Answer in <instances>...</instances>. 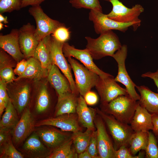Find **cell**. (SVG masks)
Masks as SVG:
<instances>
[{
    "label": "cell",
    "mask_w": 158,
    "mask_h": 158,
    "mask_svg": "<svg viewBox=\"0 0 158 158\" xmlns=\"http://www.w3.org/2000/svg\"><path fill=\"white\" fill-rule=\"evenodd\" d=\"M86 48L93 59H99L106 56L112 57L122 45L117 35L112 30L101 33L96 39L86 37Z\"/></svg>",
    "instance_id": "1"
},
{
    "label": "cell",
    "mask_w": 158,
    "mask_h": 158,
    "mask_svg": "<svg viewBox=\"0 0 158 158\" xmlns=\"http://www.w3.org/2000/svg\"><path fill=\"white\" fill-rule=\"evenodd\" d=\"M128 95L119 96L108 103L101 105V110L111 115L118 121L130 124L138 103Z\"/></svg>",
    "instance_id": "2"
},
{
    "label": "cell",
    "mask_w": 158,
    "mask_h": 158,
    "mask_svg": "<svg viewBox=\"0 0 158 158\" xmlns=\"http://www.w3.org/2000/svg\"><path fill=\"white\" fill-rule=\"evenodd\" d=\"M97 114L106 125L114 141V148L118 150L123 146L128 147L129 142L134 131L128 124L122 123L112 115L97 108Z\"/></svg>",
    "instance_id": "3"
},
{
    "label": "cell",
    "mask_w": 158,
    "mask_h": 158,
    "mask_svg": "<svg viewBox=\"0 0 158 158\" xmlns=\"http://www.w3.org/2000/svg\"><path fill=\"white\" fill-rule=\"evenodd\" d=\"M109 1L112 5V9L107 15L108 18L121 23H134L138 29L141 23L139 16L144 11L141 5L136 4L130 8L126 7L119 0H109Z\"/></svg>",
    "instance_id": "4"
},
{
    "label": "cell",
    "mask_w": 158,
    "mask_h": 158,
    "mask_svg": "<svg viewBox=\"0 0 158 158\" xmlns=\"http://www.w3.org/2000/svg\"><path fill=\"white\" fill-rule=\"evenodd\" d=\"M67 59L74 73L77 88L80 95L84 97L95 86L99 76L71 57Z\"/></svg>",
    "instance_id": "5"
},
{
    "label": "cell",
    "mask_w": 158,
    "mask_h": 158,
    "mask_svg": "<svg viewBox=\"0 0 158 158\" xmlns=\"http://www.w3.org/2000/svg\"><path fill=\"white\" fill-rule=\"evenodd\" d=\"M28 12L35 21L36 27L35 36L39 42L52 34L59 27L65 25L49 17L44 13L40 5L32 6L29 9Z\"/></svg>",
    "instance_id": "6"
},
{
    "label": "cell",
    "mask_w": 158,
    "mask_h": 158,
    "mask_svg": "<svg viewBox=\"0 0 158 158\" xmlns=\"http://www.w3.org/2000/svg\"><path fill=\"white\" fill-rule=\"evenodd\" d=\"M127 51V46L123 45L112 56L116 61L118 66L117 75L114 80L116 82L121 83L125 86L128 95L131 98L136 101H139L140 97L135 89L137 85L131 80L126 68L125 61Z\"/></svg>",
    "instance_id": "7"
},
{
    "label": "cell",
    "mask_w": 158,
    "mask_h": 158,
    "mask_svg": "<svg viewBox=\"0 0 158 158\" xmlns=\"http://www.w3.org/2000/svg\"><path fill=\"white\" fill-rule=\"evenodd\" d=\"M89 18L93 22L95 31L98 34L113 30L125 32L130 26L133 27L134 31L137 29L134 23H123L115 21L108 18L102 12L98 11L90 10Z\"/></svg>",
    "instance_id": "8"
},
{
    "label": "cell",
    "mask_w": 158,
    "mask_h": 158,
    "mask_svg": "<svg viewBox=\"0 0 158 158\" xmlns=\"http://www.w3.org/2000/svg\"><path fill=\"white\" fill-rule=\"evenodd\" d=\"M64 43L60 42L51 36L50 58L52 64L56 65L68 80L72 92L78 95L79 94L73 80L71 71V66L67 62L63 54Z\"/></svg>",
    "instance_id": "9"
},
{
    "label": "cell",
    "mask_w": 158,
    "mask_h": 158,
    "mask_svg": "<svg viewBox=\"0 0 158 158\" xmlns=\"http://www.w3.org/2000/svg\"><path fill=\"white\" fill-rule=\"evenodd\" d=\"M7 85V91L10 99L20 114L28 107L30 99V86L29 83L14 81Z\"/></svg>",
    "instance_id": "10"
},
{
    "label": "cell",
    "mask_w": 158,
    "mask_h": 158,
    "mask_svg": "<svg viewBox=\"0 0 158 158\" xmlns=\"http://www.w3.org/2000/svg\"><path fill=\"white\" fill-rule=\"evenodd\" d=\"M95 86L100 97L101 105L107 104L119 96L128 95L126 88L118 84L111 75L104 78L99 77Z\"/></svg>",
    "instance_id": "11"
},
{
    "label": "cell",
    "mask_w": 158,
    "mask_h": 158,
    "mask_svg": "<svg viewBox=\"0 0 158 158\" xmlns=\"http://www.w3.org/2000/svg\"><path fill=\"white\" fill-rule=\"evenodd\" d=\"M94 123L97 131L99 158H115V150L107 131L105 123L97 114L95 118Z\"/></svg>",
    "instance_id": "12"
},
{
    "label": "cell",
    "mask_w": 158,
    "mask_h": 158,
    "mask_svg": "<svg viewBox=\"0 0 158 158\" xmlns=\"http://www.w3.org/2000/svg\"><path fill=\"white\" fill-rule=\"evenodd\" d=\"M35 124L30 110L27 107L12 130V142L15 145H20L29 137L34 130Z\"/></svg>",
    "instance_id": "13"
},
{
    "label": "cell",
    "mask_w": 158,
    "mask_h": 158,
    "mask_svg": "<svg viewBox=\"0 0 158 158\" xmlns=\"http://www.w3.org/2000/svg\"><path fill=\"white\" fill-rule=\"evenodd\" d=\"M62 50L65 57H73L78 60L86 68L96 73L101 78H104L111 75L104 72L96 66L91 55L86 49H78L66 42L63 44Z\"/></svg>",
    "instance_id": "14"
},
{
    "label": "cell",
    "mask_w": 158,
    "mask_h": 158,
    "mask_svg": "<svg viewBox=\"0 0 158 158\" xmlns=\"http://www.w3.org/2000/svg\"><path fill=\"white\" fill-rule=\"evenodd\" d=\"M76 114H64L44 119L36 123L35 126H52L59 128L63 131L73 133L81 131L82 128Z\"/></svg>",
    "instance_id": "15"
},
{
    "label": "cell",
    "mask_w": 158,
    "mask_h": 158,
    "mask_svg": "<svg viewBox=\"0 0 158 158\" xmlns=\"http://www.w3.org/2000/svg\"><path fill=\"white\" fill-rule=\"evenodd\" d=\"M35 26L28 23L19 29V43L20 50L25 58L33 57L39 42L36 38Z\"/></svg>",
    "instance_id": "16"
},
{
    "label": "cell",
    "mask_w": 158,
    "mask_h": 158,
    "mask_svg": "<svg viewBox=\"0 0 158 158\" xmlns=\"http://www.w3.org/2000/svg\"><path fill=\"white\" fill-rule=\"evenodd\" d=\"M35 132L44 144L52 151L71 138L72 135L64 131L47 127L38 128Z\"/></svg>",
    "instance_id": "17"
},
{
    "label": "cell",
    "mask_w": 158,
    "mask_h": 158,
    "mask_svg": "<svg viewBox=\"0 0 158 158\" xmlns=\"http://www.w3.org/2000/svg\"><path fill=\"white\" fill-rule=\"evenodd\" d=\"M0 47L18 62L24 59L19 43V29H12L6 35H0Z\"/></svg>",
    "instance_id": "18"
},
{
    "label": "cell",
    "mask_w": 158,
    "mask_h": 158,
    "mask_svg": "<svg viewBox=\"0 0 158 158\" xmlns=\"http://www.w3.org/2000/svg\"><path fill=\"white\" fill-rule=\"evenodd\" d=\"M44 145L38 134L34 131L25 142L22 150L30 157L47 158L51 152Z\"/></svg>",
    "instance_id": "19"
},
{
    "label": "cell",
    "mask_w": 158,
    "mask_h": 158,
    "mask_svg": "<svg viewBox=\"0 0 158 158\" xmlns=\"http://www.w3.org/2000/svg\"><path fill=\"white\" fill-rule=\"evenodd\" d=\"M47 77L50 84L57 93L58 98L72 92L68 80L61 74L56 65L52 64Z\"/></svg>",
    "instance_id": "20"
},
{
    "label": "cell",
    "mask_w": 158,
    "mask_h": 158,
    "mask_svg": "<svg viewBox=\"0 0 158 158\" xmlns=\"http://www.w3.org/2000/svg\"><path fill=\"white\" fill-rule=\"evenodd\" d=\"M130 124L134 132H147L153 130L152 114L141 106L138 101Z\"/></svg>",
    "instance_id": "21"
},
{
    "label": "cell",
    "mask_w": 158,
    "mask_h": 158,
    "mask_svg": "<svg viewBox=\"0 0 158 158\" xmlns=\"http://www.w3.org/2000/svg\"><path fill=\"white\" fill-rule=\"evenodd\" d=\"M76 113L78 121L83 126L95 130L94 121L97 114V109L88 107L84 97L81 95L78 97Z\"/></svg>",
    "instance_id": "22"
},
{
    "label": "cell",
    "mask_w": 158,
    "mask_h": 158,
    "mask_svg": "<svg viewBox=\"0 0 158 158\" xmlns=\"http://www.w3.org/2000/svg\"><path fill=\"white\" fill-rule=\"evenodd\" d=\"M51 36L48 35L39 41L33 57L41 63L43 69L48 73L52 64L50 58Z\"/></svg>",
    "instance_id": "23"
},
{
    "label": "cell",
    "mask_w": 158,
    "mask_h": 158,
    "mask_svg": "<svg viewBox=\"0 0 158 158\" xmlns=\"http://www.w3.org/2000/svg\"><path fill=\"white\" fill-rule=\"evenodd\" d=\"M136 87L140 94V105L151 114L158 113V93L145 85H136Z\"/></svg>",
    "instance_id": "24"
},
{
    "label": "cell",
    "mask_w": 158,
    "mask_h": 158,
    "mask_svg": "<svg viewBox=\"0 0 158 158\" xmlns=\"http://www.w3.org/2000/svg\"><path fill=\"white\" fill-rule=\"evenodd\" d=\"M27 66L24 73L18 76L15 81H17L23 78L33 79L39 80L47 76L48 73L43 68L40 62L33 57L28 59Z\"/></svg>",
    "instance_id": "25"
},
{
    "label": "cell",
    "mask_w": 158,
    "mask_h": 158,
    "mask_svg": "<svg viewBox=\"0 0 158 158\" xmlns=\"http://www.w3.org/2000/svg\"><path fill=\"white\" fill-rule=\"evenodd\" d=\"M77 96L72 92L58 98L55 116L64 114L76 113L78 103Z\"/></svg>",
    "instance_id": "26"
},
{
    "label": "cell",
    "mask_w": 158,
    "mask_h": 158,
    "mask_svg": "<svg viewBox=\"0 0 158 158\" xmlns=\"http://www.w3.org/2000/svg\"><path fill=\"white\" fill-rule=\"evenodd\" d=\"M18 112L10 99L5 111L1 117L0 128L11 130L15 126L18 122Z\"/></svg>",
    "instance_id": "27"
},
{
    "label": "cell",
    "mask_w": 158,
    "mask_h": 158,
    "mask_svg": "<svg viewBox=\"0 0 158 158\" xmlns=\"http://www.w3.org/2000/svg\"><path fill=\"white\" fill-rule=\"evenodd\" d=\"M148 138L146 132H134L130 138L128 148L133 156L140 151L145 150L147 145Z\"/></svg>",
    "instance_id": "28"
},
{
    "label": "cell",
    "mask_w": 158,
    "mask_h": 158,
    "mask_svg": "<svg viewBox=\"0 0 158 158\" xmlns=\"http://www.w3.org/2000/svg\"><path fill=\"white\" fill-rule=\"evenodd\" d=\"M71 137L57 148L53 150L47 158H78L77 153L74 147Z\"/></svg>",
    "instance_id": "29"
},
{
    "label": "cell",
    "mask_w": 158,
    "mask_h": 158,
    "mask_svg": "<svg viewBox=\"0 0 158 158\" xmlns=\"http://www.w3.org/2000/svg\"><path fill=\"white\" fill-rule=\"evenodd\" d=\"M93 131L87 129L84 132H83L82 131H78L73 133L71 138L74 147L78 154L87 149Z\"/></svg>",
    "instance_id": "30"
},
{
    "label": "cell",
    "mask_w": 158,
    "mask_h": 158,
    "mask_svg": "<svg viewBox=\"0 0 158 158\" xmlns=\"http://www.w3.org/2000/svg\"><path fill=\"white\" fill-rule=\"evenodd\" d=\"M50 99L47 86L45 84L41 85L38 92L36 102L35 109L39 114L46 111L50 106Z\"/></svg>",
    "instance_id": "31"
},
{
    "label": "cell",
    "mask_w": 158,
    "mask_h": 158,
    "mask_svg": "<svg viewBox=\"0 0 158 158\" xmlns=\"http://www.w3.org/2000/svg\"><path fill=\"white\" fill-rule=\"evenodd\" d=\"M0 157L1 158H23L24 156L16 149L10 138L0 147Z\"/></svg>",
    "instance_id": "32"
},
{
    "label": "cell",
    "mask_w": 158,
    "mask_h": 158,
    "mask_svg": "<svg viewBox=\"0 0 158 158\" xmlns=\"http://www.w3.org/2000/svg\"><path fill=\"white\" fill-rule=\"evenodd\" d=\"M69 2L76 8H83L102 12L99 0H70Z\"/></svg>",
    "instance_id": "33"
},
{
    "label": "cell",
    "mask_w": 158,
    "mask_h": 158,
    "mask_svg": "<svg viewBox=\"0 0 158 158\" xmlns=\"http://www.w3.org/2000/svg\"><path fill=\"white\" fill-rule=\"evenodd\" d=\"M148 138L145 150V157L147 158H158V145L156 137L153 133L148 132Z\"/></svg>",
    "instance_id": "34"
},
{
    "label": "cell",
    "mask_w": 158,
    "mask_h": 158,
    "mask_svg": "<svg viewBox=\"0 0 158 158\" xmlns=\"http://www.w3.org/2000/svg\"><path fill=\"white\" fill-rule=\"evenodd\" d=\"M22 0H0V13H11L22 8Z\"/></svg>",
    "instance_id": "35"
},
{
    "label": "cell",
    "mask_w": 158,
    "mask_h": 158,
    "mask_svg": "<svg viewBox=\"0 0 158 158\" xmlns=\"http://www.w3.org/2000/svg\"><path fill=\"white\" fill-rule=\"evenodd\" d=\"M52 36L58 41L64 43L70 39V32L64 25L56 28L52 34Z\"/></svg>",
    "instance_id": "36"
},
{
    "label": "cell",
    "mask_w": 158,
    "mask_h": 158,
    "mask_svg": "<svg viewBox=\"0 0 158 158\" xmlns=\"http://www.w3.org/2000/svg\"><path fill=\"white\" fill-rule=\"evenodd\" d=\"M86 150L92 158H99L97 130L93 131Z\"/></svg>",
    "instance_id": "37"
},
{
    "label": "cell",
    "mask_w": 158,
    "mask_h": 158,
    "mask_svg": "<svg viewBox=\"0 0 158 158\" xmlns=\"http://www.w3.org/2000/svg\"><path fill=\"white\" fill-rule=\"evenodd\" d=\"M1 49L0 50V69L7 67H16L17 62L9 54Z\"/></svg>",
    "instance_id": "38"
},
{
    "label": "cell",
    "mask_w": 158,
    "mask_h": 158,
    "mask_svg": "<svg viewBox=\"0 0 158 158\" xmlns=\"http://www.w3.org/2000/svg\"><path fill=\"white\" fill-rule=\"evenodd\" d=\"M14 70L11 67H7L0 69V79L4 81L7 84L11 83L16 79Z\"/></svg>",
    "instance_id": "39"
},
{
    "label": "cell",
    "mask_w": 158,
    "mask_h": 158,
    "mask_svg": "<svg viewBox=\"0 0 158 158\" xmlns=\"http://www.w3.org/2000/svg\"><path fill=\"white\" fill-rule=\"evenodd\" d=\"M115 158H133L131 154L128 147L123 146L118 150H115Z\"/></svg>",
    "instance_id": "40"
},
{
    "label": "cell",
    "mask_w": 158,
    "mask_h": 158,
    "mask_svg": "<svg viewBox=\"0 0 158 158\" xmlns=\"http://www.w3.org/2000/svg\"><path fill=\"white\" fill-rule=\"evenodd\" d=\"M7 83L5 82L0 80V99L3 100L7 106L10 98L7 91Z\"/></svg>",
    "instance_id": "41"
},
{
    "label": "cell",
    "mask_w": 158,
    "mask_h": 158,
    "mask_svg": "<svg viewBox=\"0 0 158 158\" xmlns=\"http://www.w3.org/2000/svg\"><path fill=\"white\" fill-rule=\"evenodd\" d=\"M27 66V60L23 59L17 62L14 70L15 74L19 76L25 71Z\"/></svg>",
    "instance_id": "42"
},
{
    "label": "cell",
    "mask_w": 158,
    "mask_h": 158,
    "mask_svg": "<svg viewBox=\"0 0 158 158\" xmlns=\"http://www.w3.org/2000/svg\"><path fill=\"white\" fill-rule=\"evenodd\" d=\"M84 98L87 104L91 105L96 104L98 100V97L96 94L90 91L85 94Z\"/></svg>",
    "instance_id": "43"
},
{
    "label": "cell",
    "mask_w": 158,
    "mask_h": 158,
    "mask_svg": "<svg viewBox=\"0 0 158 158\" xmlns=\"http://www.w3.org/2000/svg\"><path fill=\"white\" fill-rule=\"evenodd\" d=\"M10 130L7 129L0 128V146L6 143L10 138L9 132Z\"/></svg>",
    "instance_id": "44"
},
{
    "label": "cell",
    "mask_w": 158,
    "mask_h": 158,
    "mask_svg": "<svg viewBox=\"0 0 158 158\" xmlns=\"http://www.w3.org/2000/svg\"><path fill=\"white\" fill-rule=\"evenodd\" d=\"M141 76L144 78H149L152 79L157 87L158 92V68L155 72H147L142 74Z\"/></svg>",
    "instance_id": "45"
},
{
    "label": "cell",
    "mask_w": 158,
    "mask_h": 158,
    "mask_svg": "<svg viewBox=\"0 0 158 158\" xmlns=\"http://www.w3.org/2000/svg\"><path fill=\"white\" fill-rule=\"evenodd\" d=\"M152 118L153 126L152 132L157 136L158 135V113L152 114Z\"/></svg>",
    "instance_id": "46"
},
{
    "label": "cell",
    "mask_w": 158,
    "mask_h": 158,
    "mask_svg": "<svg viewBox=\"0 0 158 158\" xmlns=\"http://www.w3.org/2000/svg\"><path fill=\"white\" fill-rule=\"evenodd\" d=\"M46 0H22V8L29 6H32L40 5Z\"/></svg>",
    "instance_id": "47"
},
{
    "label": "cell",
    "mask_w": 158,
    "mask_h": 158,
    "mask_svg": "<svg viewBox=\"0 0 158 158\" xmlns=\"http://www.w3.org/2000/svg\"><path fill=\"white\" fill-rule=\"evenodd\" d=\"M78 158H92L91 156L86 150L78 154Z\"/></svg>",
    "instance_id": "48"
},
{
    "label": "cell",
    "mask_w": 158,
    "mask_h": 158,
    "mask_svg": "<svg viewBox=\"0 0 158 158\" xmlns=\"http://www.w3.org/2000/svg\"><path fill=\"white\" fill-rule=\"evenodd\" d=\"M139 154L137 155H135L133 158H144L145 156V150H142L139 152Z\"/></svg>",
    "instance_id": "49"
},
{
    "label": "cell",
    "mask_w": 158,
    "mask_h": 158,
    "mask_svg": "<svg viewBox=\"0 0 158 158\" xmlns=\"http://www.w3.org/2000/svg\"><path fill=\"white\" fill-rule=\"evenodd\" d=\"M0 22H3L5 24H7L8 23L7 17H4L2 14L1 13H0Z\"/></svg>",
    "instance_id": "50"
},
{
    "label": "cell",
    "mask_w": 158,
    "mask_h": 158,
    "mask_svg": "<svg viewBox=\"0 0 158 158\" xmlns=\"http://www.w3.org/2000/svg\"><path fill=\"white\" fill-rule=\"evenodd\" d=\"M4 25L2 23L0 22V30H1L4 28Z\"/></svg>",
    "instance_id": "51"
},
{
    "label": "cell",
    "mask_w": 158,
    "mask_h": 158,
    "mask_svg": "<svg viewBox=\"0 0 158 158\" xmlns=\"http://www.w3.org/2000/svg\"><path fill=\"white\" fill-rule=\"evenodd\" d=\"M156 138L157 139V143H158V135L157 136H156Z\"/></svg>",
    "instance_id": "52"
}]
</instances>
